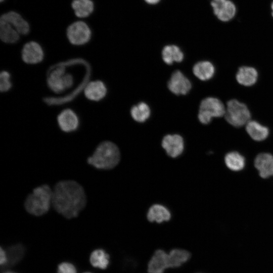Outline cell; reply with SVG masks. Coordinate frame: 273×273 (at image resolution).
Segmentation results:
<instances>
[{
  "instance_id": "1",
  "label": "cell",
  "mask_w": 273,
  "mask_h": 273,
  "mask_svg": "<svg viewBox=\"0 0 273 273\" xmlns=\"http://www.w3.org/2000/svg\"><path fill=\"white\" fill-rule=\"evenodd\" d=\"M87 205L84 187L74 179L58 181L53 188L52 207L66 219L77 217Z\"/></svg>"
},
{
  "instance_id": "2",
  "label": "cell",
  "mask_w": 273,
  "mask_h": 273,
  "mask_svg": "<svg viewBox=\"0 0 273 273\" xmlns=\"http://www.w3.org/2000/svg\"><path fill=\"white\" fill-rule=\"evenodd\" d=\"M69 66V61L62 62L52 66L48 72V87L56 95L65 94L77 85V76L73 73Z\"/></svg>"
},
{
  "instance_id": "3",
  "label": "cell",
  "mask_w": 273,
  "mask_h": 273,
  "mask_svg": "<svg viewBox=\"0 0 273 273\" xmlns=\"http://www.w3.org/2000/svg\"><path fill=\"white\" fill-rule=\"evenodd\" d=\"M120 153L117 146L110 141L100 143L93 154L86 159L87 163L100 170H110L117 165Z\"/></svg>"
},
{
  "instance_id": "4",
  "label": "cell",
  "mask_w": 273,
  "mask_h": 273,
  "mask_svg": "<svg viewBox=\"0 0 273 273\" xmlns=\"http://www.w3.org/2000/svg\"><path fill=\"white\" fill-rule=\"evenodd\" d=\"M53 188L47 184L34 188L25 198V210L34 216H41L48 213L52 207Z\"/></svg>"
},
{
  "instance_id": "5",
  "label": "cell",
  "mask_w": 273,
  "mask_h": 273,
  "mask_svg": "<svg viewBox=\"0 0 273 273\" xmlns=\"http://www.w3.org/2000/svg\"><path fill=\"white\" fill-rule=\"evenodd\" d=\"M66 36L68 42L72 46L82 47L87 44L91 41L93 31L86 21L77 20L67 26Z\"/></svg>"
},
{
  "instance_id": "6",
  "label": "cell",
  "mask_w": 273,
  "mask_h": 273,
  "mask_svg": "<svg viewBox=\"0 0 273 273\" xmlns=\"http://www.w3.org/2000/svg\"><path fill=\"white\" fill-rule=\"evenodd\" d=\"M224 116L230 124L235 127H240L250 121L251 113L245 104L233 99L227 103Z\"/></svg>"
},
{
  "instance_id": "7",
  "label": "cell",
  "mask_w": 273,
  "mask_h": 273,
  "mask_svg": "<svg viewBox=\"0 0 273 273\" xmlns=\"http://www.w3.org/2000/svg\"><path fill=\"white\" fill-rule=\"evenodd\" d=\"M225 113V107L220 100L214 97H208L200 103L198 119L201 123L207 124L213 117H221Z\"/></svg>"
},
{
  "instance_id": "8",
  "label": "cell",
  "mask_w": 273,
  "mask_h": 273,
  "mask_svg": "<svg viewBox=\"0 0 273 273\" xmlns=\"http://www.w3.org/2000/svg\"><path fill=\"white\" fill-rule=\"evenodd\" d=\"M20 55L23 63L29 66L40 64L45 59V52L42 46L33 40H29L23 44Z\"/></svg>"
},
{
  "instance_id": "9",
  "label": "cell",
  "mask_w": 273,
  "mask_h": 273,
  "mask_svg": "<svg viewBox=\"0 0 273 273\" xmlns=\"http://www.w3.org/2000/svg\"><path fill=\"white\" fill-rule=\"evenodd\" d=\"M60 129L65 133L74 132L78 129L80 120L77 113L73 109L67 108L62 110L56 117Z\"/></svg>"
},
{
  "instance_id": "10",
  "label": "cell",
  "mask_w": 273,
  "mask_h": 273,
  "mask_svg": "<svg viewBox=\"0 0 273 273\" xmlns=\"http://www.w3.org/2000/svg\"><path fill=\"white\" fill-rule=\"evenodd\" d=\"M0 19L9 23L22 36H28L31 31L30 25L19 13L9 11L1 15Z\"/></svg>"
},
{
  "instance_id": "11",
  "label": "cell",
  "mask_w": 273,
  "mask_h": 273,
  "mask_svg": "<svg viewBox=\"0 0 273 273\" xmlns=\"http://www.w3.org/2000/svg\"><path fill=\"white\" fill-rule=\"evenodd\" d=\"M211 5L214 15L221 21H229L235 16L236 6L230 0H212Z\"/></svg>"
},
{
  "instance_id": "12",
  "label": "cell",
  "mask_w": 273,
  "mask_h": 273,
  "mask_svg": "<svg viewBox=\"0 0 273 273\" xmlns=\"http://www.w3.org/2000/svg\"><path fill=\"white\" fill-rule=\"evenodd\" d=\"M192 87L190 81L179 70L174 71L168 82V88L176 95H186Z\"/></svg>"
},
{
  "instance_id": "13",
  "label": "cell",
  "mask_w": 273,
  "mask_h": 273,
  "mask_svg": "<svg viewBox=\"0 0 273 273\" xmlns=\"http://www.w3.org/2000/svg\"><path fill=\"white\" fill-rule=\"evenodd\" d=\"M83 92V96L87 100L96 103L105 97L107 89L104 82L96 79L87 82Z\"/></svg>"
},
{
  "instance_id": "14",
  "label": "cell",
  "mask_w": 273,
  "mask_h": 273,
  "mask_svg": "<svg viewBox=\"0 0 273 273\" xmlns=\"http://www.w3.org/2000/svg\"><path fill=\"white\" fill-rule=\"evenodd\" d=\"M162 146L165 150L169 156L175 158L180 155L183 152L184 140L179 134H167L162 140Z\"/></svg>"
},
{
  "instance_id": "15",
  "label": "cell",
  "mask_w": 273,
  "mask_h": 273,
  "mask_svg": "<svg viewBox=\"0 0 273 273\" xmlns=\"http://www.w3.org/2000/svg\"><path fill=\"white\" fill-rule=\"evenodd\" d=\"M71 7L77 19H85L94 13L95 4L93 0H73Z\"/></svg>"
},
{
  "instance_id": "16",
  "label": "cell",
  "mask_w": 273,
  "mask_h": 273,
  "mask_svg": "<svg viewBox=\"0 0 273 273\" xmlns=\"http://www.w3.org/2000/svg\"><path fill=\"white\" fill-rule=\"evenodd\" d=\"M254 165L260 176L264 178L273 175V155L269 153H261L255 159Z\"/></svg>"
},
{
  "instance_id": "17",
  "label": "cell",
  "mask_w": 273,
  "mask_h": 273,
  "mask_svg": "<svg viewBox=\"0 0 273 273\" xmlns=\"http://www.w3.org/2000/svg\"><path fill=\"white\" fill-rule=\"evenodd\" d=\"M169 268L168 254L162 250H156L148 264L149 273H163L165 269Z\"/></svg>"
},
{
  "instance_id": "18",
  "label": "cell",
  "mask_w": 273,
  "mask_h": 273,
  "mask_svg": "<svg viewBox=\"0 0 273 273\" xmlns=\"http://www.w3.org/2000/svg\"><path fill=\"white\" fill-rule=\"evenodd\" d=\"M21 35L8 22L0 19V39L6 44H16L20 40Z\"/></svg>"
},
{
  "instance_id": "19",
  "label": "cell",
  "mask_w": 273,
  "mask_h": 273,
  "mask_svg": "<svg viewBox=\"0 0 273 273\" xmlns=\"http://www.w3.org/2000/svg\"><path fill=\"white\" fill-rule=\"evenodd\" d=\"M236 77L240 84L249 86L256 83L258 78V73L253 67L243 66L239 69Z\"/></svg>"
},
{
  "instance_id": "20",
  "label": "cell",
  "mask_w": 273,
  "mask_h": 273,
  "mask_svg": "<svg viewBox=\"0 0 273 273\" xmlns=\"http://www.w3.org/2000/svg\"><path fill=\"white\" fill-rule=\"evenodd\" d=\"M6 252L7 256L6 264L2 266V269H6L18 263L23 257L25 249L20 244L11 246L7 248Z\"/></svg>"
},
{
  "instance_id": "21",
  "label": "cell",
  "mask_w": 273,
  "mask_h": 273,
  "mask_svg": "<svg viewBox=\"0 0 273 273\" xmlns=\"http://www.w3.org/2000/svg\"><path fill=\"white\" fill-rule=\"evenodd\" d=\"M194 74L201 80L211 79L214 74L215 68L213 65L209 61H200L195 64L193 68Z\"/></svg>"
},
{
  "instance_id": "22",
  "label": "cell",
  "mask_w": 273,
  "mask_h": 273,
  "mask_svg": "<svg viewBox=\"0 0 273 273\" xmlns=\"http://www.w3.org/2000/svg\"><path fill=\"white\" fill-rule=\"evenodd\" d=\"M246 130L250 136L256 141L265 140L269 134L267 127L254 120H250L246 124Z\"/></svg>"
},
{
  "instance_id": "23",
  "label": "cell",
  "mask_w": 273,
  "mask_h": 273,
  "mask_svg": "<svg viewBox=\"0 0 273 273\" xmlns=\"http://www.w3.org/2000/svg\"><path fill=\"white\" fill-rule=\"evenodd\" d=\"M171 217L169 211L164 206L155 204L149 209L147 213V218L150 222L156 221L161 223L164 221H168Z\"/></svg>"
},
{
  "instance_id": "24",
  "label": "cell",
  "mask_w": 273,
  "mask_h": 273,
  "mask_svg": "<svg viewBox=\"0 0 273 273\" xmlns=\"http://www.w3.org/2000/svg\"><path fill=\"white\" fill-rule=\"evenodd\" d=\"M162 57L166 64L171 65L174 62H181L184 59V54L177 46L168 45L163 49Z\"/></svg>"
},
{
  "instance_id": "25",
  "label": "cell",
  "mask_w": 273,
  "mask_h": 273,
  "mask_svg": "<svg viewBox=\"0 0 273 273\" xmlns=\"http://www.w3.org/2000/svg\"><path fill=\"white\" fill-rule=\"evenodd\" d=\"M190 253L183 249H174L168 254V266L177 267L185 263L190 258Z\"/></svg>"
},
{
  "instance_id": "26",
  "label": "cell",
  "mask_w": 273,
  "mask_h": 273,
  "mask_svg": "<svg viewBox=\"0 0 273 273\" xmlns=\"http://www.w3.org/2000/svg\"><path fill=\"white\" fill-rule=\"evenodd\" d=\"M226 166L233 171H239L245 166V160L243 156L237 152L228 153L224 158Z\"/></svg>"
},
{
  "instance_id": "27",
  "label": "cell",
  "mask_w": 273,
  "mask_h": 273,
  "mask_svg": "<svg viewBox=\"0 0 273 273\" xmlns=\"http://www.w3.org/2000/svg\"><path fill=\"white\" fill-rule=\"evenodd\" d=\"M89 260L93 266L104 269L109 265V255L103 249H97L91 253Z\"/></svg>"
},
{
  "instance_id": "28",
  "label": "cell",
  "mask_w": 273,
  "mask_h": 273,
  "mask_svg": "<svg viewBox=\"0 0 273 273\" xmlns=\"http://www.w3.org/2000/svg\"><path fill=\"white\" fill-rule=\"evenodd\" d=\"M130 114L136 121L144 122L149 118L150 115V107L145 103H139L131 108Z\"/></svg>"
},
{
  "instance_id": "29",
  "label": "cell",
  "mask_w": 273,
  "mask_h": 273,
  "mask_svg": "<svg viewBox=\"0 0 273 273\" xmlns=\"http://www.w3.org/2000/svg\"><path fill=\"white\" fill-rule=\"evenodd\" d=\"M12 76L10 73L6 70H2L0 73V91L2 93H8L12 89Z\"/></svg>"
},
{
  "instance_id": "30",
  "label": "cell",
  "mask_w": 273,
  "mask_h": 273,
  "mask_svg": "<svg viewBox=\"0 0 273 273\" xmlns=\"http://www.w3.org/2000/svg\"><path fill=\"white\" fill-rule=\"evenodd\" d=\"M76 269L72 264L64 262L60 263L58 267L57 273H76Z\"/></svg>"
},
{
  "instance_id": "31",
  "label": "cell",
  "mask_w": 273,
  "mask_h": 273,
  "mask_svg": "<svg viewBox=\"0 0 273 273\" xmlns=\"http://www.w3.org/2000/svg\"><path fill=\"white\" fill-rule=\"evenodd\" d=\"M7 262V256L6 251L2 248L0 249V263L1 267L5 265Z\"/></svg>"
},
{
  "instance_id": "32",
  "label": "cell",
  "mask_w": 273,
  "mask_h": 273,
  "mask_svg": "<svg viewBox=\"0 0 273 273\" xmlns=\"http://www.w3.org/2000/svg\"><path fill=\"white\" fill-rule=\"evenodd\" d=\"M161 0H145V1L150 5H155L158 3Z\"/></svg>"
},
{
  "instance_id": "33",
  "label": "cell",
  "mask_w": 273,
  "mask_h": 273,
  "mask_svg": "<svg viewBox=\"0 0 273 273\" xmlns=\"http://www.w3.org/2000/svg\"><path fill=\"white\" fill-rule=\"evenodd\" d=\"M271 8L272 10L271 15H272V16L273 17V2H272L271 5Z\"/></svg>"
},
{
  "instance_id": "34",
  "label": "cell",
  "mask_w": 273,
  "mask_h": 273,
  "mask_svg": "<svg viewBox=\"0 0 273 273\" xmlns=\"http://www.w3.org/2000/svg\"><path fill=\"white\" fill-rule=\"evenodd\" d=\"M4 273H16V272L11 271H7L4 272Z\"/></svg>"
},
{
  "instance_id": "35",
  "label": "cell",
  "mask_w": 273,
  "mask_h": 273,
  "mask_svg": "<svg viewBox=\"0 0 273 273\" xmlns=\"http://www.w3.org/2000/svg\"><path fill=\"white\" fill-rule=\"evenodd\" d=\"M6 0H0V2L1 3H4V2H5Z\"/></svg>"
},
{
  "instance_id": "36",
  "label": "cell",
  "mask_w": 273,
  "mask_h": 273,
  "mask_svg": "<svg viewBox=\"0 0 273 273\" xmlns=\"http://www.w3.org/2000/svg\"><path fill=\"white\" fill-rule=\"evenodd\" d=\"M83 273H91V272H83Z\"/></svg>"
}]
</instances>
